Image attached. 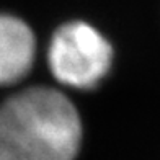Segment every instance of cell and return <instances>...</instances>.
Instances as JSON below:
<instances>
[{"label":"cell","mask_w":160,"mask_h":160,"mask_svg":"<svg viewBox=\"0 0 160 160\" xmlns=\"http://www.w3.org/2000/svg\"><path fill=\"white\" fill-rule=\"evenodd\" d=\"M80 144L78 111L59 90L31 87L0 105V160H75Z\"/></svg>","instance_id":"1"},{"label":"cell","mask_w":160,"mask_h":160,"mask_svg":"<svg viewBox=\"0 0 160 160\" xmlns=\"http://www.w3.org/2000/svg\"><path fill=\"white\" fill-rule=\"evenodd\" d=\"M113 64V48L95 26L70 21L59 26L48 46V65L59 83L92 90L101 83Z\"/></svg>","instance_id":"2"},{"label":"cell","mask_w":160,"mask_h":160,"mask_svg":"<svg viewBox=\"0 0 160 160\" xmlns=\"http://www.w3.org/2000/svg\"><path fill=\"white\" fill-rule=\"evenodd\" d=\"M36 59V38L21 18L0 13V87L30 74Z\"/></svg>","instance_id":"3"}]
</instances>
